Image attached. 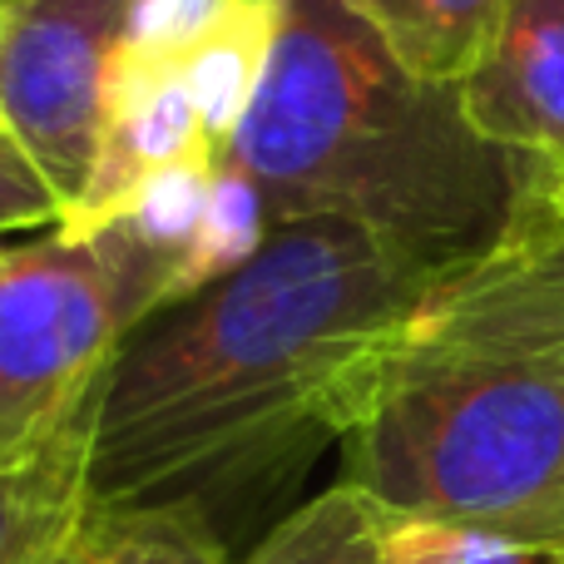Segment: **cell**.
Returning <instances> with one entry per match:
<instances>
[{"label":"cell","instance_id":"cell-13","mask_svg":"<svg viewBox=\"0 0 564 564\" xmlns=\"http://www.w3.org/2000/svg\"><path fill=\"white\" fill-rule=\"evenodd\" d=\"M95 564H234L228 540L194 510H85Z\"/></svg>","mask_w":564,"mask_h":564},{"label":"cell","instance_id":"cell-18","mask_svg":"<svg viewBox=\"0 0 564 564\" xmlns=\"http://www.w3.org/2000/svg\"><path fill=\"white\" fill-rule=\"evenodd\" d=\"M550 184H555V198H560V208H564V164H555V174H550Z\"/></svg>","mask_w":564,"mask_h":564},{"label":"cell","instance_id":"cell-15","mask_svg":"<svg viewBox=\"0 0 564 564\" xmlns=\"http://www.w3.org/2000/svg\"><path fill=\"white\" fill-rule=\"evenodd\" d=\"M59 224H65V208H59L55 188L40 178V169L0 129V234H15V228H59Z\"/></svg>","mask_w":564,"mask_h":564},{"label":"cell","instance_id":"cell-4","mask_svg":"<svg viewBox=\"0 0 564 564\" xmlns=\"http://www.w3.org/2000/svg\"><path fill=\"white\" fill-rule=\"evenodd\" d=\"M178 253L139 238L124 218L0 258V456L50 436L79 411L109 351L174 297Z\"/></svg>","mask_w":564,"mask_h":564},{"label":"cell","instance_id":"cell-12","mask_svg":"<svg viewBox=\"0 0 564 564\" xmlns=\"http://www.w3.org/2000/svg\"><path fill=\"white\" fill-rule=\"evenodd\" d=\"M273 214H268V198L258 194V184L243 174L238 164H218L214 174V188H208V204H204V218H198L194 238H188L184 258L174 268V297H194L198 288L208 282L228 278L234 268H243L258 248L268 243L273 234Z\"/></svg>","mask_w":564,"mask_h":564},{"label":"cell","instance_id":"cell-14","mask_svg":"<svg viewBox=\"0 0 564 564\" xmlns=\"http://www.w3.org/2000/svg\"><path fill=\"white\" fill-rule=\"evenodd\" d=\"M381 564H564V545L510 535L496 525H470V520L391 516L387 510Z\"/></svg>","mask_w":564,"mask_h":564},{"label":"cell","instance_id":"cell-6","mask_svg":"<svg viewBox=\"0 0 564 564\" xmlns=\"http://www.w3.org/2000/svg\"><path fill=\"white\" fill-rule=\"evenodd\" d=\"M198 154L214 159V149L204 139V119H198L184 50L139 45V40L124 35L105 95L95 174H89L79 208L59 228L65 234H89V228L109 224L115 214H124V204L154 174Z\"/></svg>","mask_w":564,"mask_h":564},{"label":"cell","instance_id":"cell-20","mask_svg":"<svg viewBox=\"0 0 564 564\" xmlns=\"http://www.w3.org/2000/svg\"><path fill=\"white\" fill-rule=\"evenodd\" d=\"M0 6H6V0H0Z\"/></svg>","mask_w":564,"mask_h":564},{"label":"cell","instance_id":"cell-11","mask_svg":"<svg viewBox=\"0 0 564 564\" xmlns=\"http://www.w3.org/2000/svg\"><path fill=\"white\" fill-rule=\"evenodd\" d=\"M381 525L387 510L367 490L337 480L282 516L243 564H381Z\"/></svg>","mask_w":564,"mask_h":564},{"label":"cell","instance_id":"cell-3","mask_svg":"<svg viewBox=\"0 0 564 564\" xmlns=\"http://www.w3.org/2000/svg\"><path fill=\"white\" fill-rule=\"evenodd\" d=\"M228 164L273 224L347 218L431 273L496 243L540 174L480 139L460 85L416 79L347 0H273V45Z\"/></svg>","mask_w":564,"mask_h":564},{"label":"cell","instance_id":"cell-9","mask_svg":"<svg viewBox=\"0 0 564 564\" xmlns=\"http://www.w3.org/2000/svg\"><path fill=\"white\" fill-rule=\"evenodd\" d=\"M268 45H273V0H224L218 15L184 45L204 139L218 164L228 159L248 105L258 95Z\"/></svg>","mask_w":564,"mask_h":564},{"label":"cell","instance_id":"cell-17","mask_svg":"<svg viewBox=\"0 0 564 564\" xmlns=\"http://www.w3.org/2000/svg\"><path fill=\"white\" fill-rule=\"evenodd\" d=\"M550 540L564 545V486H560V500H555V520H550Z\"/></svg>","mask_w":564,"mask_h":564},{"label":"cell","instance_id":"cell-7","mask_svg":"<svg viewBox=\"0 0 564 564\" xmlns=\"http://www.w3.org/2000/svg\"><path fill=\"white\" fill-rule=\"evenodd\" d=\"M460 105L480 139L564 164V0H500Z\"/></svg>","mask_w":564,"mask_h":564},{"label":"cell","instance_id":"cell-5","mask_svg":"<svg viewBox=\"0 0 564 564\" xmlns=\"http://www.w3.org/2000/svg\"><path fill=\"white\" fill-rule=\"evenodd\" d=\"M134 0H6L0 129L55 188L65 218L95 174L105 95Z\"/></svg>","mask_w":564,"mask_h":564},{"label":"cell","instance_id":"cell-19","mask_svg":"<svg viewBox=\"0 0 564 564\" xmlns=\"http://www.w3.org/2000/svg\"><path fill=\"white\" fill-rule=\"evenodd\" d=\"M0 258H6V248H0Z\"/></svg>","mask_w":564,"mask_h":564},{"label":"cell","instance_id":"cell-2","mask_svg":"<svg viewBox=\"0 0 564 564\" xmlns=\"http://www.w3.org/2000/svg\"><path fill=\"white\" fill-rule=\"evenodd\" d=\"M550 174L540 164L496 243L421 292L361 381L341 480L391 516L550 540L564 486V208Z\"/></svg>","mask_w":564,"mask_h":564},{"label":"cell","instance_id":"cell-16","mask_svg":"<svg viewBox=\"0 0 564 564\" xmlns=\"http://www.w3.org/2000/svg\"><path fill=\"white\" fill-rule=\"evenodd\" d=\"M79 525H85V520H79ZM40 564H95V560H89V545H85V535H75V540H65V545L55 550V555H45Z\"/></svg>","mask_w":564,"mask_h":564},{"label":"cell","instance_id":"cell-10","mask_svg":"<svg viewBox=\"0 0 564 564\" xmlns=\"http://www.w3.org/2000/svg\"><path fill=\"white\" fill-rule=\"evenodd\" d=\"M377 40L431 85H460L490 35L500 0H347Z\"/></svg>","mask_w":564,"mask_h":564},{"label":"cell","instance_id":"cell-8","mask_svg":"<svg viewBox=\"0 0 564 564\" xmlns=\"http://www.w3.org/2000/svg\"><path fill=\"white\" fill-rule=\"evenodd\" d=\"M85 406V401H79ZM85 520V416L0 456V564H40Z\"/></svg>","mask_w":564,"mask_h":564},{"label":"cell","instance_id":"cell-1","mask_svg":"<svg viewBox=\"0 0 564 564\" xmlns=\"http://www.w3.org/2000/svg\"><path fill=\"white\" fill-rule=\"evenodd\" d=\"M441 273L347 218H288L149 312L85 391V510H194L218 535L351 431L377 351Z\"/></svg>","mask_w":564,"mask_h":564}]
</instances>
